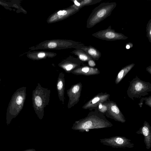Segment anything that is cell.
Here are the masks:
<instances>
[{
  "mask_svg": "<svg viewBox=\"0 0 151 151\" xmlns=\"http://www.w3.org/2000/svg\"><path fill=\"white\" fill-rule=\"evenodd\" d=\"M75 125L76 127L83 130L110 127L113 126L103 114L97 109L90 112L85 118L76 122Z\"/></svg>",
  "mask_w": 151,
  "mask_h": 151,
  "instance_id": "1",
  "label": "cell"
},
{
  "mask_svg": "<svg viewBox=\"0 0 151 151\" xmlns=\"http://www.w3.org/2000/svg\"><path fill=\"white\" fill-rule=\"evenodd\" d=\"M50 93V89L42 87L39 83L32 91V106L35 113L40 119L43 117L45 108L49 105Z\"/></svg>",
  "mask_w": 151,
  "mask_h": 151,
  "instance_id": "2",
  "label": "cell"
},
{
  "mask_svg": "<svg viewBox=\"0 0 151 151\" xmlns=\"http://www.w3.org/2000/svg\"><path fill=\"white\" fill-rule=\"evenodd\" d=\"M116 6L115 2L100 4L93 9L89 16L87 21V27L91 28L109 16Z\"/></svg>",
  "mask_w": 151,
  "mask_h": 151,
  "instance_id": "3",
  "label": "cell"
},
{
  "mask_svg": "<svg viewBox=\"0 0 151 151\" xmlns=\"http://www.w3.org/2000/svg\"><path fill=\"white\" fill-rule=\"evenodd\" d=\"M83 44L79 42L68 40L54 39L46 40L31 47L32 50L40 49L60 50L74 48L76 46Z\"/></svg>",
  "mask_w": 151,
  "mask_h": 151,
  "instance_id": "4",
  "label": "cell"
},
{
  "mask_svg": "<svg viewBox=\"0 0 151 151\" xmlns=\"http://www.w3.org/2000/svg\"><path fill=\"white\" fill-rule=\"evenodd\" d=\"M151 91V84L140 80L137 76L130 82L127 90L128 96L133 99L148 95Z\"/></svg>",
  "mask_w": 151,
  "mask_h": 151,
  "instance_id": "5",
  "label": "cell"
},
{
  "mask_svg": "<svg viewBox=\"0 0 151 151\" xmlns=\"http://www.w3.org/2000/svg\"><path fill=\"white\" fill-rule=\"evenodd\" d=\"M26 88L23 87L17 90L13 95L8 107L7 113L15 116L22 109L26 97Z\"/></svg>",
  "mask_w": 151,
  "mask_h": 151,
  "instance_id": "6",
  "label": "cell"
},
{
  "mask_svg": "<svg viewBox=\"0 0 151 151\" xmlns=\"http://www.w3.org/2000/svg\"><path fill=\"white\" fill-rule=\"evenodd\" d=\"M100 142L103 145L115 148H132L134 146V143L130 139L125 137L115 136L109 138L100 139Z\"/></svg>",
  "mask_w": 151,
  "mask_h": 151,
  "instance_id": "7",
  "label": "cell"
},
{
  "mask_svg": "<svg viewBox=\"0 0 151 151\" xmlns=\"http://www.w3.org/2000/svg\"><path fill=\"white\" fill-rule=\"evenodd\" d=\"M92 36L97 38L108 41H113L119 40H124L128 37L123 34L115 31L111 29L110 26L106 29L99 31L92 34Z\"/></svg>",
  "mask_w": 151,
  "mask_h": 151,
  "instance_id": "8",
  "label": "cell"
},
{
  "mask_svg": "<svg viewBox=\"0 0 151 151\" xmlns=\"http://www.w3.org/2000/svg\"><path fill=\"white\" fill-rule=\"evenodd\" d=\"M80 9L73 4L66 9L55 12L49 17L47 22L50 24L61 21L74 14Z\"/></svg>",
  "mask_w": 151,
  "mask_h": 151,
  "instance_id": "9",
  "label": "cell"
},
{
  "mask_svg": "<svg viewBox=\"0 0 151 151\" xmlns=\"http://www.w3.org/2000/svg\"><path fill=\"white\" fill-rule=\"evenodd\" d=\"M106 101L104 103L107 106V110L105 113H105L106 116L115 121L124 123L126 122L125 117L117 104L113 101Z\"/></svg>",
  "mask_w": 151,
  "mask_h": 151,
  "instance_id": "10",
  "label": "cell"
},
{
  "mask_svg": "<svg viewBox=\"0 0 151 151\" xmlns=\"http://www.w3.org/2000/svg\"><path fill=\"white\" fill-rule=\"evenodd\" d=\"M82 85L79 82L73 85L67 91L69 98L67 107L69 109L73 107L79 102L81 95Z\"/></svg>",
  "mask_w": 151,
  "mask_h": 151,
  "instance_id": "11",
  "label": "cell"
},
{
  "mask_svg": "<svg viewBox=\"0 0 151 151\" xmlns=\"http://www.w3.org/2000/svg\"><path fill=\"white\" fill-rule=\"evenodd\" d=\"M82 63L78 58L70 56L62 60L58 65L66 73H69L80 67Z\"/></svg>",
  "mask_w": 151,
  "mask_h": 151,
  "instance_id": "12",
  "label": "cell"
},
{
  "mask_svg": "<svg viewBox=\"0 0 151 151\" xmlns=\"http://www.w3.org/2000/svg\"><path fill=\"white\" fill-rule=\"evenodd\" d=\"M110 95L106 93H101L98 94L86 103L82 107V108L91 110L97 108L99 104L106 101L109 97Z\"/></svg>",
  "mask_w": 151,
  "mask_h": 151,
  "instance_id": "13",
  "label": "cell"
},
{
  "mask_svg": "<svg viewBox=\"0 0 151 151\" xmlns=\"http://www.w3.org/2000/svg\"><path fill=\"white\" fill-rule=\"evenodd\" d=\"M136 133L143 135L144 142L146 149H150L151 147V127L149 123L145 121L143 125L136 132Z\"/></svg>",
  "mask_w": 151,
  "mask_h": 151,
  "instance_id": "14",
  "label": "cell"
},
{
  "mask_svg": "<svg viewBox=\"0 0 151 151\" xmlns=\"http://www.w3.org/2000/svg\"><path fill=\"white\" fill-rule=\"evenodd\" d=\"M74 48L83 50L94 61L98 60L101 55L99 51L91 46H86L83 44L81 45L75 46Z\"/></svg>",
  "mask_w": 151,
  "mask_h": 151,
  "instance_id": "15",
  "label": "cell"
},
{
  "mask_svg": "<svg viewBox=\"0 0 151 151\" xmlns=\"http://www.w3.org/2000/svg\"><path fill=\"white\" fill-rule=\"evenodd\" d=\"M65 74L60 73L58 76L56 83V88L58 95L60 101L62 104H64V93L65 89Z\"/></svg>",
  "mask_w": 151,
  "mask_h": 151,
  "instance_id": "16",
  "label": "cell"
},
{
  "mask_svg": "<svg viewBox=\"0 0 151 151\" xmlns=\"http://www.w3.org/2000/svg\"><path fill=\"white\" fill-rule=\"evenodd\" d=\"M71 73L76 75L88 76L97 75L99 74L100 72L97 68L85 66H81L72 71Z\"/></svg>",
  "mask_w": 151,
  "mask_h": 151,
  "instance_id": "17",
  "label": "cell"
},
{
  "mask_svg": "<svg viewBox=\"0 0 151 151\" xmlns=\"http://www.w3.org/2000/svg\"><path fill=\"white\" fill-rule=\"evenodd\" d=\"M57 55L56 53L44 51H34L28 54V57L34 60H39L47 58H52Z\"/></svg>",
  "mask_w": 151,
  "mask_h": 151,
  "instance_id": "18",
  "label": "cell"
},
{
  "mask_svg": "<svg viewBox=\"0 0 151 151\" xmlns=\"http://www.w3.org/2000/svg\"><path fill=\"white\" fill-rule=\"evenodd\" d=\"M134 65V64L132 63L123 68L118 74L115 81L116 84H118Z\"/></svg>",
  "mask_w": 151,
  "mask_h": 151,
  "instance_id": "19",
  "label": "cell"
},
{
  "mask_svg": "<svg viewBox=\"0 0 151 151\" xmlns=\"http://www.w3.org/2000/svg\"><path fill=\"white\" fill-rule=\"evenodd\" d=\"M73 1L74 4V5L76 7L80 9L86 6L92 5L99 3L102 0H74Z\"/></svg>",
  "mask_w": 151,
  "mask_h": 151,
  "instance_id": "20",
  "label": "cell"
},
{
  "mask_svg": "<svg viewBox=\"0 0 151 151\" xmlns=\"http://www.w3.org/2000/svg\"><path fill=\"white\" fill-rule=\"evenodd\" d=\"M71 53L76 55L82 63L88 62L89 60L92 59L85 51L81 49H76Z\"/></svg>",
  "mask_w": 151,
  "mask_h": 151,
  "instance_id": "21",
  "label": "cell"
},
{
  "mask_svg": "<svg viewBox=\"0 0 151 151\" xmlns=\"http://www.w3.org/2000/svg\"><path fill=\"white\" fill-rule=\"evenodd\" d=\"M146 36L149 42L151 43V19L148 21L146 27Z\"/></svg>",
  "mask_w": 151,
  "mask_h": 151,
  "instance_id": "22",
  "label": "cell"
},
{
  "mask_svg": "<svg viewBox=\"0 0 151 151\" xmlns=\"http://www.w3.org/2000/svg\"><path fill=\"white\" fill-rule=\"evenodd\" d=\"M107 106L104 103H102V106L101 109H98V110L101 113H105L107 110Z\"/></svg>",
  "mask_w": 151,
  "mask_h": 151,
  "instance_id": "23",
  "label": "cell"
},
{
  "mask_svg": "<svg viewBox=\"0 0 151 151\" xmlns=\"http://www.w3.org/2000/svg\"><path fill=\"white\" fill-rule=\"evenodd\" d=\"M88 63L89 65L91 67H93L95 66L96 63L92 59L89 60L88 61Z\"/></svg>",
  "mask_w": 151,
  "mask_h": 151,
  "instance_id": "24",
  "label": "cell"
},
{
  "mask_svg": "<svg viewBox=\"0 0 151 151\" xmlns=\"http://www.w3.org/2000/svg\"><path fill=\"white\" fill-rule=\"evenodd\" d=\"M151 96H150L146 100L145 104L147 105L150 106V107L151 106Z\"/></svg>",
  "mask_w": 151,
  "mask_h": 151,
  "instance_id": "25",
  "label": "cell"
},
{
  "mask_svg": "<svg viewBox=\"0 0 151 151\" xmlns=\"http://www.w3.org/2000/svg\"><path fill=\"white\" fill-rule=\"evenodd\" d=\"M133 46L132 43L131 42H129L126 45V47L127 49H129L132 48L133 47Z\"/></svg>",
  "mask_w": 151,
  "mask_h": 151,
  "instance_id": "26",
  "label": "cell"
},
{
  "mask_svg": "<svg viewBox=\"0 0 151 151\" xmlns=\"http://www.w3.org/2000/svg\"><path fill=\"white\" fill-rule=\"evenodd\" d=\"M147 70L151 74V66H150L147 67L146 68Z\"/></svg>",
  "mask_w": 151,
  "mask_h": 151,
  "instance_id": "27",
  "label": "cell"
}]
</instances>
